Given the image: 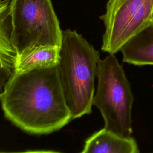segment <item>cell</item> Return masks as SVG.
Wrapping results in <instances>:
<instances>
[{"instance_id":"cell-6","label":"cell","mask_w":153,"mask_h":153,"mask_svg":"<svg viewBox=\"0 0 153 153\" xmlns=\"http://www.w3.org/2000/svg\"><path fill=\"white\" fill-rule=\"evenodd\" d=\"M82 153H138L136 140L120 136L105 127L87 138Z\"/></svg>"},{"instance_id":"cell-4","label":"cell","mask_w":153,"mask_h":153,"mask_svg":"<svg viewBox=\"0 0 153 153\" xmlns=\"http://www.w3.org/2000/svg\"><path fill=\"white\" fill-rule=\"evenodd\" d=\"M10 11L17 56L33 46L60 47L63 31L51 0H11Z\"/></svg>"},{"instance_id":"cell-10","label":"cell","mask_w":153,"mask_h":153,"mask_svg":"<svg viewBox=\"0 0 153 153\" xmlns=\"http://www.w3.org/2000/svg\"><path fill=\"white\" fill-rule=\"evenodd\" d=\"M2 90H3V87H2V85H1V82H0V97H1V93H2Z\"/></svg>"},{"instance_id":"cell-5","label":"cell","mask_w":153,"mask_h":153,"mask_svg":"<svg viewBox=\"0 0 153 153\" xmlns=\"http://www.w3.org/2000/svg\"><path fill=\"white\" fill-rule=\"evenodd\" d=\"M153 0H108L100 16L105 32L102 51L115 54L133 36L152 22Z\"/></svg>"},{"instance_id":"cell-2","label":"cell","mask_w":153,"mask_h":153,"mask_svg":"<svg viewBox=\"0 0 153 153\" xmlns=\"http://www.w3.org/2000/svg\"><path fill=\"white\" fill-rule=\"evenodd\" d=\"M62 33L57 67L65 99L74 120L91 112L100 54L76 30L67 29Z\"/></svg>"},{"instance_id":"cell-8","label":"cell","mask_w":153,"mask_h":153,"mask_svg":"<svg viewBox=\"0 0 153 153\" xmlns=\"http://www.w3.org/2000/svg\"><path fill=\"white\" fill-rule=\"evenodd\" d=\"M120 51L124 62L139 66L153 65V23L129 39Z\"/></svg>"},{"instance_id":"cell-11","label":"cell","mask_w":153,"mask_h":153,"mask_svg":"<svg viewBox=\"0 0 153 153\" xmlns=\"http://www.w3.org/2000/svg\"><path fill=\"white\" fill-rule=\"evenodd\" d=\"M152 23H153V14H152Z\"/></svg>"},{"instance_id":"cell-3","label":"cell","mask_w":153,"mask_h":153,"mask_svg":"<svg viewBox=\"0 0 153 153\" xmlns=\"http://www.w3.org/2000/svg\"><path fill=\"white\" fill-rule=\"evenodd\" d=\"M97 86L93 105L100 112L104 127L120 136L133 133L131 112L134 96L124 71L114 54L99 59Z\"/></svg>"},{"instance_id":"cell-9","label":"cell","mask_w":153,"mask_h":153,"mask_svg":"<svg viewBox=\"0 0 153 153\" xmlns=\"http://www.w3.org/2000/svg\"><path fill=\"white\" fill-rule=\"evenodd\" d=\"M60 47L37 45L25 49L17 56L14 71L23 72L30 70L57 66Z\"/></svg>"},{"instance_id":"cell-7","label":"cell","mask_w":153,"mask_h":153,"mask_svg":"<svg viewBox=\"0 0 153 153\" xmlns=\"http://www.w3.org/2000/svg\"><path fill=\"white\" fill-rule=\"evenodd\" d=\"M10 0H0V82L4 87L14 68L17 57L11 41Z\"/></svg>"},{"instance_id":"cell-1","label":"cell","mask_w":153,"mask_h":153,"mask_svg":"<svg viewBox=\"0 0 153 153\" xmlns=\"http://www.w3.org/2000/svg\"><path fill=\"white\" fill-rule=\"evenodd\" d=\"M0 101L6 118L30 134L51 133L72 120L57 66L13 71L4 84Z\"/></svg>"}]
</instances>
